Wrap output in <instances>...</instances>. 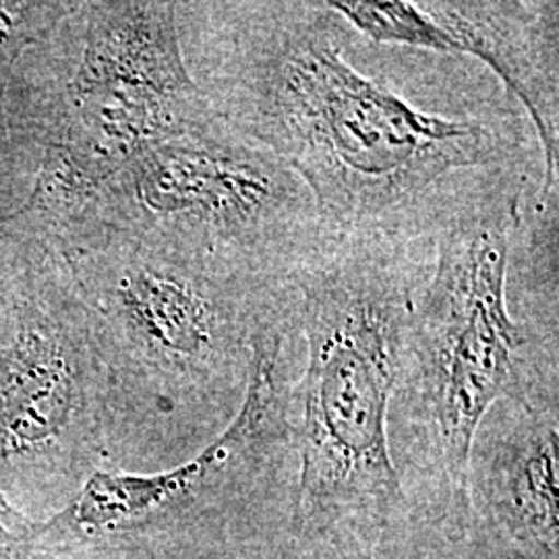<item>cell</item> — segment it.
Instances as JSON below:
<instances>
[{
	"label": "cell",
	"instance_id": "obj_3",
	"mask_svg": "<svg viewBox=\"0 0 559 559\" xmlns=\"http://www.w3.org/2000/svg\"><path fill=\"white\" fill-rule=\"evenodd\" d=\"M537 182L485 189L441 222L404 328L390 452L402 489L419 487L456 537L473 526L471 450L489 408L559 402V342L516 320L506 288L520 207Z\"/></svg>",
	"mask_w": 559,
	"mask_h": 559
},
{
	"label": "cell",
	"instance_id": "obj_9",
	"mask_svg": "<svg viewBox=\"0 0 559 559\" xmlns=\"http://www.w3.org/2000/svg\"><path fill=\"white\" fill-rule=\"evenodd\" d=\"M365 40L473 57L519 102L537 140L539 210H559V2L556 0H330Z\"/></svg>",
	"mask_w": 559,
	"mask_h": 559
},
{
	"label": "cell",
	"instance_id": "obj_10",
	"mask_svg": "<svg viewBox=\"0 0 559 559\" xmlns=\"http://www.w3.org/2000/svg\"><path fill=\"white\" fill-rule=\"evenodd\" d=\"M471 508L522 558H559V402L501 400L471 450Z\"/></svg>",
	"mask_w": 559,
	"mask_h": 559
},
{
	"label": "cell",
	"instance_id": "obj_13",
	"mask_svg": "<svg viewBox=\"0 0 559 559\" xmlns=\"http://www.w3.org/2000/svg\"><path fill=\"white\" fill-rule=\"evenodd\" d=\"M355 559H376V554H367V556H360V558Z\"/></svg>",
	"mask_w": 559,
	"mask_h": 559
},
{
	"label": "cell",
	"instance_id": "obj_11",
	"mask_svg": "<svg viewBox=\"0 0 559 559\" xmlns=\"http://www.w3.org/2000/svg\"><path fill=\"white\" fill-rule=\"evenodd\" d=\"M81 2H7L0 0V168L13 158L11 92L15 69L34 44L50 38Z\"/></svg>",
	"mask_w": 559,
	"mask_h": 559
},
{
	"label": "cell",
	"instance_id": "obj_6",
	"mask_svg": "<svg viewBox=\"0 0 559 559\" xmlns=\"http://www.w3.org/2000/svg\"><path fill=\"white\" fill-rule=\"evenodd\" d=\"M100 230L154 235L270 284L290 282L323 235L299 175L221 115L122 166L67 247Z\"/></svg>",
	"mask_w": 559,
	"mask_h": 559
},
{
	"label": "cell",
	"instance_id": "obj_5",
	"mask_svg": "<svg viewBox=\"0 0 559 559\" xmlns=\"http://www.w3.org/2000/svg\"><path fill=\"white\" fill-rule=\"evenodd\" d=\"M69 32V75L11 112L15 145L36 150L34 187L15 216L52 240L92 216L122 166L218 117L185 59L177 2H81Z\"/></svg>",
	"mask_w": 559,
	"mask_h": 559
},
{
	"label": "cell",
	"instance_id": "obj_1",
	"mask_svg": "<svg viewBox=\"0 0 559 559\" xmlns=\"http://www.w3.org/2000/svg\"><path fill=\"white\" fill-rule=\"evenodd\" d=\"M177 15L203 94L299 175L330 233L429 240L480 191L540 177L510 98L477 112L413 104L360 69L362 38L328 2H177Z\"/></svg>",
	"mask_w": 559,
	"mask_h": 559
},
{
	"label": "cell",
	"instance_id": "obj_8",
	"mask_svg": "<svg viewBox=\"0 0 559 559\" xmlns=\"http://www.w3.org/2000/svg\"><path fill=\"white\" fill-rule=\"evenodd\" d=\"M300 365L302 338L293 305L263 328L239 411L214 440L162 473L92 471L64 512L36 524V535L90 540L158 535L260 501L280 485L295 487L286 471L297 462L293 390Z\"/></svg>",
	"mask_w": 559,
	"mask_h": 559
},
{
	"label": "cell",
	"instance_id": "obj_12",
	"mask_svg": "<svg viewBox=\"0 0 559 559\" xmlns=\"http://www.w3.org/2000/svg\"><path fill=\"white\" fill-rule=\"evenodd\" d=\"M34 539V522L21 516L0 489V559H21Z\"/></svg>",
	"mask_w": 559,
	"mask_h": 559
},
{
	"label": "cell",
	"instance_id": "obj_7",
	"mask_svg": "<svg viewBox=\"0 0 559 559\" xmlns=\"http://www.w3.org/2000/svg\"><path fill=\"white\" fill-rule=\"evenodd\" d=\"M110 440L108 376L69 263L0 226V475L78 480Z\"/></svg>",
	"mask_w": 559,
	"mask_h": 559
},
{
	"label": "cell",
	"instance_id": "obj_4",
	"mask_svg": "<svg viewBox=\"0 0 559 559\" xmlns=\"http://www.w3.org/2000/svg\"><path fill=\"white\" fill-rule=\"evenodd\" d=\"M110 385L112 440L221 433L239 411L263 328L295 284L242 278L168 240L100 230L59 251Z\"/></svg>",
	"mask_w": 559,
	"mask_h": 559
},
{
	"label": "cell",
	"instance_id": "obj_2",
	"mask_svg": "<svg viewBox=\"0 0 559 559\" xmlns=\"http://www.w3.org/2000/svg\"><path fill=\"white\" fill-rule=\"evenodd\" d=\"M433 242L323 228L293 282L302 365L293 390L297 483L286 556L376 554L404 506L388 438L400 348Z\"/></svg>",
	"mask_w": 559,
	"mask_h": 559
}]
</instances>
